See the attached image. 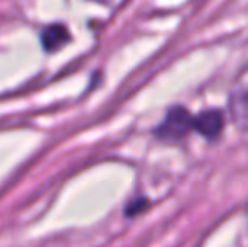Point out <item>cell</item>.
Listing matches in <instances>:
<instances>
[{
    "mask_svg": "<svg viewBox=\"0 0 248 247\" xmlns=\"http://www.w3.org/2000/svg\"><path fill=\"white\" fill-rule=\"evenodd\" d=\"M193 131V117L184 107H172L167 110L164 120L157 125L155 135L160 141L177 142L183 141L189 132Z\"/></svg>",
    "mask_w": 248,
    "mask_h": 247,
    "instance_id": "obj_1",
    "label": "cell"
},
{
    "mask_svg": "<svg viewBox=\"0 0 248 247\" xmlns=\"http://www.w3.org/2000/svg\"><path fill=\"white\" fill-rule=\"evenodd\" d=\"M225 129V114L219 109H211L193 117V131L199 132L208 141H216Z\"/></svg>",
    "mask_w": 248,
    "mask_h": 247,
    "instance_id": "obj_2",
    "label": "cell"
},
{
    "mask_svg": "<svg viewBox=\"0 0 248 247\" xmlns=\"http://www.w3.org/2000/svg\"><path fill=\"white\" fill-rule=\"evenodd\" d=\"M71 41V34L62 24H51L41 33V43L47 53H54Z\"/></svg>",
    "mask_w": 248,
    "mask_h": 247,
    "instance_id": "obj_3",
    "label": "cell"
},
{
    "mask_svg": "<svg viewBox=\"0 0 248 247\" xmlns=\"http://www.w3.org/2000/svg\"><path fill=\"white\" fill-rule=\"evenodd\" d=\"M230 115L240 129H248V86L240 88L230 97Z\"/></svg>",
    "mask_w": 248,
    "mask_h": 247,
    "instance_id": "obj_4",
    "label": "cell"
},
{
    "mask_svg": "<svg viewBox=\"0 0 248 247\" xmlns=\"http://www.w3.org/2000/svg\"><path fill=\"white\" fill-rule=\"evenodd\" d=\"M149 201L145 200V198H135L134 201H130V203L127 205V210H125V214H127V217H135V215L142 214V212L147 208Z\"/></svg>",
    "mask_w": 248,
    "mask_h": 247,
    "instance_id": "obj_5",
    "label": "cell"
}]
</instances>
